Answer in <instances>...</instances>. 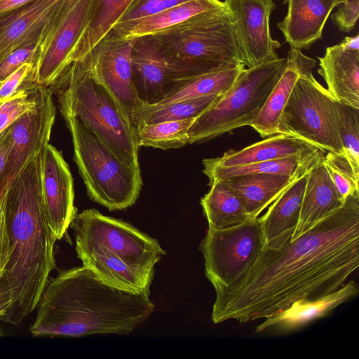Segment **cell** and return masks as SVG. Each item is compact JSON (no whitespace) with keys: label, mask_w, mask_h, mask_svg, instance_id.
Segmentation results:
<instances>
[{"label":"cell","mask_w":359,"mask_h":359,"mask_svg":"<svg viewBox=\"0 0 359 359\" xmlns=\"http://www.w3.org/2000/svg\"><path fill=\"white\" fill-rule=\"evenodd\" d=\"M149 295L114 287L84 266L62 270L48 279L29 331L33 336L129 334L154 311Z\"/></svg>","instance_id":"obj_2"},{"label":"cell","mask_w":359,"mask_h":359,"mask_svg":"<svg viewBox=\"0 0 359 359\" xmlns=\"http://www.w3.org/2000/svg\"><path fill=\"white\" fill-rule=\"evenodd\" d=\"M359 266V191L308 231L278 249L264 248L231 285L215 290L211 318L248 323L293 302L338 290Z\"/></svg>","instance_id":"obj_1"},{"label":"cell","mask_w":359,"mask_h":359,"mask_svg":"<svg viewBox=\"0 0 359 359\" xmlns=\"http://www.w3.org/2000/svg\"><path fill=\"white\" fill-rule=\"evenodd\" d=\"M133 0H93L91 17L73 52L71 62L88 53L111 29Z\"/></svg>","instance_id":"obj_31"},{"label":"cell","mask_w":359,"mask_h":359,"mask_svg":"<svg viewBox=\"0 0 359 359\" xmlns=\"http://www.w3.org/2000/svg\"><path fill=\"white\" fill-rule=\"evenodd\" d=\"M320 153L325 151L299 137L278 133L241 150H229L220 157L206 159L217 165L236 166Z\"/></svg>","instance_id":"obj_24"},{"label":"cell","mask_w":359,"mask_h":359,"mask_svg":"<svg viewBox=\"0 0 359 359\" xmlns=\"http://www.w3.org/2000/svg\"><path fill=\"white\" fill-rule=\"evenodd\" d=\"M222 95L213 94L168 103H143L135 112L133 123L136 129L144 125L166 121L197 118Z\"/></svg>","instance_id":"obj_30"},{"label":"cell","mask_w":359,"mask_h":359,"mask_svg":"<svg viewBox=\"0 0 359 359\" xmlns=\"http://www.w3.org/2000/svg\"><path fill=\"white\" fill-rule=\"evenodd\" d=\"M35 105L11 124V147L0 175V202L18 172L48 143L55 118L53 93L47 86L34 90Z\"/></svg>","instance_id":"obj_12"},{"label":"cell","mask_w":359,"mask_h":359,"mask_svg":"<svg viewBox=\"0 0 359 359\" xmlns=\"http://www.w3.org/2000/svg\"><path fill=\"white\" fill-rule=\"evenodd\" d=\"M189 1L133 0L107 34L119 38L142 19Z\"/></svg>","instance_id":"obj_34"},{"label":"cell","mask_w":359,"mask_h":359,"mask_svg":"<svg viewBox=\"0 0 359 359\" xmlns=\"http://www.w3.org/2000/svg\"><path fill=\"white\" fill-rule=\"evenodd\" d=\"M224 8V2L220 0H190L142 19L119 38L133 39L144 35L155 34L201 13Z\"/></svg>","instance_id":"obj_29"},{"label":"cell","mask_w":359,"mask_h":359,"mask_svg":"<svg viewBox=\"0 0 359 359\" xmlns=\"http://www.w3.org/2000/svg\"><path fill=\"white\" fill-rule=\"evenodd\" d=\"M318 60V72L333 97L359 108V52L345 50L338 43L327 47Z\"/></svg>","instance_id":"obj_22"},{"label":"cell","mask_w":359,"mask_h":359,"mask_svg":"<svg viewBox=\"0 0 359 359\" xmlns=\"http://www.w3.org/2000/svg\"><path fill=\"white\" fill-rule=\"evenodd\" d=\"M342 0H284L287 10L277 23L285 40L292 48L309 49L321 39L323 30L332 10Z\"/></svg>","instance_id":"obj_18"},{"label":"cell","mask_w":359,"mask_h":359,"mask_svg":"<svg viewBox=\"0 0 359 359\" xmlns=\"http://www.w3.org/2000/svg\"><path fill=\"white\" fill-rule=\"evenodd\" d=\"M4 102V101H3ZM2 102H0V104H1Z\"/></svg>","instance_id":"obj_44"},{"label":"cell","mask_w":359,"mask_h":359,"mask_svg":"<svg viewBox=\"0 0 359 359\" xmlns=\"http://www.w3.org/2000/svg\"><path fill=\"white\" fill-rule=\"evenodd\" d=\"M11 147V125L0 133V175L7 162Z\"/></svg>","instance_id":"obj_41"},{"label":"cell","mask_w":359,"mask_h":359,"mask_svg":"<svg viewBox=\"0 0 359 359\" xmlns=\"http://www.w3.org/2000/svg\"><path fill=\"white\" fill-rule=\"evenodd\" d=\"M336 106L343 154L359 174V108L338 101Z\"/></svg>","instance_id":"obj_33"},{"label":"cell","mask_w":359,"mask_h":359,"mask_svg":"<svg viewBox=\"0 0 359 359\" xmlns=\"http://www.w3.org/2000/svg\"><path fill=\"white\" fill-rule=\"evenodd\" d=\"M41 194L48 225L62 239L77 214L73 178L60 151L46 144L40 151Z\"/></svg>","instance_id":"obj_14"},{"label":"cell","mask_w":359,"mask_h":359,"mask_svg":"<svg viewBox=\"0 0 359 359\" xmlns=\"http://www.w3.org/2000/svg\"><path fill=\"white\" fill-rule=\"evenodd\" d=\"M1 202L11 249L5 276L11 308L4 320L18 325L37 306L56 267L57 238L43 203L40 152L13 178Z\"/></svg>","instance_id":"obj_3"},{"label":"cell","mask_w":359,"mask_h":359,"mask_svg":"<svg viewBox=\"0 0 359 359\" xmlns=\"http://www.w3.org/2000/svg\"><path fill=\"white\" fill-rule=\"evenodd\" d=\"M93 0H65L45 32L36 63V83L48 86L71 63L91 17Z\"/></svg>","instance_id":"obj_11"},{"label":"cell","mask_w":359,"mask_h":359,"mask_svg":"<svg viewBox=\"0 0 359 359\" xmlns=\"http://www.w3.org/2000/svg\"><path fill=\"white\" fill-rule=\"evenodd\" d=\"M316 60L305 55L301 50L290 48L286 56V67L273 87L257 118L250 127L262 137L278 133V124L284 107L299 76L313 69Z\"/></svg>","instance_id":"obj_21"},{"label":"cell","mask_w":359,"mask_h":359,"mask_svg":"<svg viewBox=\"0 0 359 359\" xmlns=\"http://www.w3.org/2000/svg\"><path fill=\"white\" fill-rule=\"evenodd\" d=\"M36 65L26 63L0 83V102L20 92L32 90L36 83Z\"/></svg>","instance_id":"obj_38"},{"label":"cell","mask_w":359,"mask_h":359,"mask_svg":"<svg viewBox=\"0 0 359 359\" xmlns=\"http://www.w3.org/2000/svg\"><path fill=\"white\" fill-rule=\"evenodd\" d=\"M286 67V57L244 68L231 88L196 118L189 144L206 141L234 129L250 126Z\"/></svg>","instance_id":"obj_8"},{"label":"cell","mask_w":359,"mask_h":359,"mask_svg":"<svg viewBox=\"0 0 359 359\" xmlns=\"http://www.w3.org/2000/svg\"><path fill=\"white\" fill-rule=\"evenodd\" d=\"M72 135L74 159L91 200L108 210H123L137 201L142 179L140 169L126 165L89 127L62 115Z\"/></svg>","instance_id":"obj_7"},{"label":"cell","mask_w":359,"mask_h":359,"mask_svg":"<svg viewBox=\"0 0 359 359\" xmlns=\"http://www.w3.org/2000/svg\"><path fill=\"white\" fill-rule=\"evenodd\" d=\"M298 177L251 174L233 176L223 180L239 198L250 217L257 218Z\"/></svg>","instance_id":"obj_25"},{"label":"cell","mask_w":359,"mask_h":359,"mask_svg":"<svg viewBox=\"0 0 359 359\" xmlns=\"http://www.w3.org/2000/svg\"><path fill=\"white\" fill-rule=\"evenodd\" d=\"M339 43L345 50L359 52V34L346 36Z\"/></svg>","instance_id":"obj_43"},{"label":"cell","mask_w":359,"mask_h":359,"mask_svg":"<svg viewBox=\"0 0 359 359\" xmlns=\"http://www.w3.org/2000/svg\"><path fill=\"white\" fill-rule=\"evenodd\" d=\"M233 26L242 63L252 67L278 59L281 45L271 37L273 0H224Z\"/></svg>","instance_id":"obj_13"},{"label":"cell","mask_w":359,"mask_h":359,"mask_svg":"<svg viewBox=\"0 0 359 359\" xmlns=\"http://www.w3.org/2000/svg\"><path fill=\"white\" fill-rule=\"evenodd\" d=\"M209 185V191L201 199L208 228L226 229L252 219L239 198L224 180H213Z\"/></svg>","instance_id":"obj_27"},{"label":"cell","mask_w":359,"mask_h":359,"mask_svg":"<svg viewBox=\"0 0 359 359\" xmlns=\"http://www.w3.org/2000/svg\"><path fill=\"white\" fill-rule=\"evenodd\" d=\"M264 248L259 217L231 228H208L199 250L205 260V274L215 290L236 282Z\"/></svg>","instance_id":"obj_10"},{"label":"cell","mask_w":359,"mask_h":359,"mask_svg":"<svg viewBox=\"0 0 359 359\" xmlns=\"http://www.w3.org/2000/svg\"><path fill=\"white\" fill-rule=\"evenodd\" d=\"M309 171L294 179L259 217L264 248L278 249L290 241L299 222Z\"/></svg>","instance_id":"obj_19"},{"label":"cell","mask_w":359,"mask_h":359,"mask_svg":"<svg viewBox=\"0 0 359 359\" xmlns=\"http://www.w3.org/2000/svg\"><path fill=\"white\" fill-rule=\"evenodd\" d=\"M44 34L27 40L0 61V83L23 65L26 63L36 65L40 44Z\"/></svg>","instance_id":"obj_36"},{"label":"cell","mask_w":359,"mask_h":359,"mask_svg":"<svg viewBox=\"0 0 359 359\" xmlns=\"http://www.w3.org/2000/svg\"><path fill=\"white\" fill-rule=\"evenodd\" d=\"M133 41V39L107 34L88 53L94 73L111 91L132 123L135 112L142 104L133 83L130 60Z\"/></svg>","instance_id":"obj_15"},{"label":"cell","mask_w":359,"mask_h":359,"mask_svg":"<svg viewBox=\"0 0 359 359\" xmlns=\"http://www.w3.org/2000/svg\"><path fill=\"white\" fill-rule=\"evenodd\" d=\"M11 245L2 202H0V320H3L11 308V299L5 283L6 268L11 257Z\"/></svg>","instance_id":"obj_37"},{"label":"cell","mask_w":359,"mask_h":359,"mask_svg":"<svg viewBox=\"0 0 359 359\" xmlns=\"http://www.w3.org/2000/svg\"><path fill=\"white\" fill-rule=\"evenodd\" d=\"M154 35L179 77L221 71L243 64L226 8L201 13Z\"/></svg>","instance_id":"obj_6"},{"label":"cell","mask_w":359,"mask_h":359,"mask_svg":"<svg viewBox=\"0 0 359 359\" xmlns=\"http://www.w3.org/2000/svg\"><path fill=\"white\" fill-rule=\"evenodd\" d=\"M65 0H34L0 15V61L27 40L43 34Z\"/></svg>","instance_id":"obj_17"},{"label":"cell","mask_w":359,"mask_h":359,"mask_svg":"<svg viewBox=\"0 0 359 359\" xmlns=\"http://www.w3.org/2000/svg\"><path fill=\"white\" fill-rule=\"evenodd\" d=\"M133 39L130 60L137 95L143 103H158L171 90L179 75L154 34Z\"/></svg>","instance_id":"obj_16"},{"label":"cell","mask_w":359,"mask_h":359,"mask_svg":"<svg viewBox=\"0 0 359 359\" xmlns=\"http://www.w3.org/2000/svg\"><path fill=\"white\" fill-rule=\"evenodd\" d=\"M196 118L161 121L139 127L138 146L163 150L184 147L189 144V130Z\"/></svg>","instance_id":"obj_32"},{"label":"cell","mask_w":359,"mask_h":359,"mask_svg":"<svg viewBox=\"0 0 359 359\" xmlns=\"http://www.w3.org/2000/svg\"><path fill=\"white\" fill-rule=\"evenodd\" d=\"M322 159L308 172L299 222L291 241L338 209L344 202Z\"/></svg>","instance_id":"obj_23"},{"label":"cell","mask_w":359,"mask_h":359,"mask_svg":"<svg viewBox=\"0 0 359 359\" xmlns=\"http://www.w3.org/2000/svg\"><path fill=\"white\" fill-rule=\"evenodd\" d=\"M337 11L331 15V19L339 31L351 32L359 17V0H342Z\"/></svg>","instance_id":"obj_40"},{"label":"cell","mask_w":359,"mask_h":359,"mask_svg":"<svg viewBox=\"0 0 359 359\" xmlns=\"http://www.w3.org/2000/svg\"><path fill=\"white\" fill-rule=\"evenodd\" d=\"M62 115L92 129L128 166L140 168L137 129L120 102L95 75L87 53L70 63L48 86Z\"/></svg>","instance_id":"obj_5"},{"label":"cell","mask_w":359,"mask_h":359,"mask_svg":"<svg viewBox=\"0 0 359 359\" xmlns=\"http://www.w3.org/2000/svg\"><path fill=\"white\" fill-rule=\"evenodd\" d=\"M34 88L20 92L1 102L0 104V133L24 113L34 107L36 103Z\"/></svg>","instance_id":"obj_39"},{"label":"cell","mask_w":359,"mask_h":359,"mask_svg":"<svg viewBox=\"0 0 359 359\" xmlns=\"http://www.w3.org/2000/svg\"><path fill=\"white\" fill-rule=\"evenodd\" d=\"M325 153L306 156H294L288 158L254 163L243 165L221 166L203 161V172L208 177L209 182L223 180L231 177L251 174H280L295 177L309 171L320 161Z\"/></svg>","instance_id":"obj_26"},{"label":"cell","mask_w":359,"mask_h":359,"mask_svg":"<svg viewBox=\"0 0 359 359\" xmlns=\"http://www.w3.org/2000/svg\"><path fill=\"white\" fill-rule=\"evenodd\" d=\"M358 292V283L351 280L322 297L296 301L281 312L264 318L265 320L257 327L256 332H261L269 328L285 332L299 329L314 320L325 316Z\"/></svg>","instance_id":"obj_20"},{"label":"cell","mask_w":359,"mask_h":359,"mask_svg":"<svg viewBox=\"0 0 359 359\" xmlns=\"http://www.w3.org/2000/svg\"><path fill=\"white\" fill-rule=\"evenodd\" d=\"M341 199L346 198L358 189L359 174L355 172L351 163L343 154L327 151L322 159Z\"/></svg>","instance_id":"obj_35"},{"label":"cell","mask_w":359,"mask_h":359,"mask_svg":"<svg viewBox=\"0 0 359 359\" xmlns=\"http://www.w3.org/2000/svg\"><path fill=\"white\" fill-rule=\"evenodd\" d=\"M245 68L243 64L212 72L174 80L171 90L158 103H168L209 95H224Z\"/></svg>","instance_id":"obj_28"},{"label":"cell","mask_w":359,"mask_h":359,"mask_svg":"<svg viewBox=\"0 0 359 359\" xmlns=\"http://www.w3.org/2000/svg\"><path fill=\"white\" fill-rule=\"evenodd\" d=\"M70 226L83 266L114 287L150 293L154 266L165 255L156 239L95 209L76 214Z\"/></svg>","instance_id":"obj_4"},{"label":"cell","mask_w":359,"mask_h":359,"mask_svg":"<svg viewBox=\"0 0 359 359\" xmlns=\"http://www.w3.org/2000/svg\"><path fill=\"white\" fill-rule=\"evenodd\" d=\"M336 103L312 69L303 72L283 109L278 133L299 137L325 151L343 154Z\"/></svg>","instance_id":"obj_9"},{"label":"cell","mask_w":359,"mask_h":359,"mask_svg":"<svg viewBox=\"0 0 359 359\" xmlns=\"http://www.w3.org/2000/svg\"><path fill=\"white\" fill-rule=\"evenodd\" d=\"M34 0H0V15L21 7Z\"/></svg>","instance_id":"obj_42"}]
</instances>
